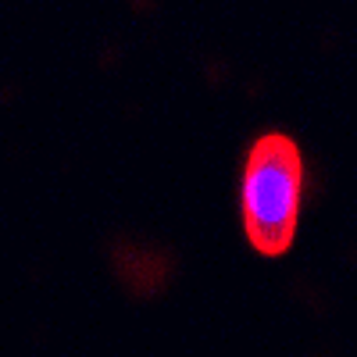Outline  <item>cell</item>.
Returning a JSON list of instances; mask_svg holds the SVG:
<instances>
[{
    "instance_id": "6da1fadb",
    "label": "cell",
    "mask_w": 357,
    "mask_h": 357,
    "mask_svg": "<svg viewBox=\"0 0 357 357\" xmlns=\"http://www.w3.org/2000/svg\"><path fill=\"white\" fill-rule=\"evenodd\" d=\"M301 197H304L301 146L282 132L257 136L240 175L243 232L257 254L279 257L289 250L296 215H301Z\"/></svg>"
},
{
    "instance_id": "7a4b0ae2",
    "label": "cell",
    "mask_w": 357,
    "mask_h": 357,
    "mask_svg": "<svg viewBox=\"0 0 357 357\" xmlns=\"http://www.w3.org/2000/svg\"><path fill=\"white\" fill-rule=\"evenodd\" d=\"M111 261H114V272L122 279V286L139 296L158 293L172 272V257L165 250L151 243H136V240H118L111 250Z\"/></svg>"
}]
</instances>
